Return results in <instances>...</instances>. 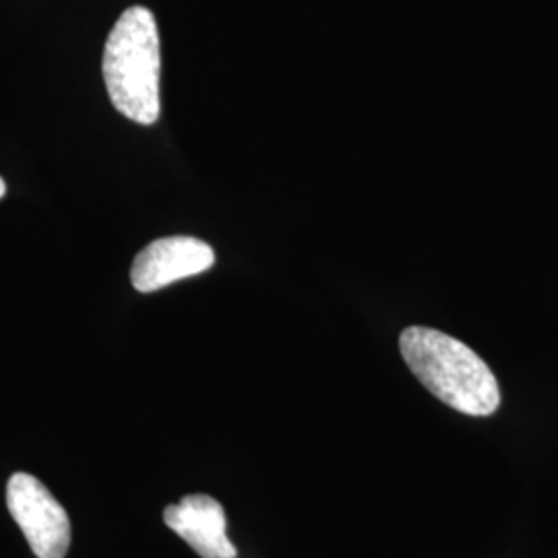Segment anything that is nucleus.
Masks as SVG:
<instances>
[{"label":"nucleus","instance_id":"obj_2","mask_svg":"<svg viewBox=\"0 0 558 558\" xmlns=\"http://www.w3.org/2000/svg\"><path fill=\"white\" fill-rule=\"evenodd\" d=\"M110 101L140 124L160 119V34L147 7H129L114 23L101 60Z\"/></svg>","mask_w":558,"mask_h":558},{"label":"nucleus","instance_id":"obj_6","mask_svg":"<svg viewBox=\"0 0 558 558\" xmlns=\"http://www.w3.org/2000/svg\"><path fill=\"white\" fill-rule=\"evenodd\" d=\"M4 193H7V184H4V180L0 179V199L4 197Z\"/></svg>","mask_w":558,"mask_h":558},{"label":"nucleus","instance_id":"obj_4","mask_svg":"<svg viewBox=\"0 0 558 558\" xmlns=\"http://www.w3.org/2000/svg\"><path fill=\"white\" fill-rule=\"evenodd\" d=\"M216 265L214 248L193 236H168L147 244L131 267V283L141 294L158 292L180 279L199 276Z\"/></svg>","mask_w":558,"mask_h":558},{"label":"nucleus","instance_id":"obj_3","mask_svg":"<svg viewBox=\"0 0 558 558\" xmlns=\"http://www.w3.org/2000/svg\"><path fill=\"white\" fill-rule=\"evenodd\" d=\"M7 507L38 558H64L71 546V521L59 500L32 474H13Z\"/></svg>","mask_w":558,"mask_h":558},{"label":"nucleus","instance_id":"obj_1","mask_svg":"<svg viewBox=\"0 0 558 558\" xmlns=\"http://www.w3.org/2000/svg\"><path fill=\"white\" fill-rule=\"evenodd\" d=\"M399 350L416 379L449 408L468 416H490L499 410L497 377L463 341L437 329L408 327Z\"/></svg>","mask_w":558,"mask_h":558},{"label":"nucleus","instance_id":"obj_5","mask_svg":"<svg viewBox=\"0 0 558 558\" xmlns=\"http://www.w3.org/2000/svg\"><path fill=\"white\" fill-rule=\"evenodd\" d=\"M166 525L179 534L201 558H236V548L226 534V513L207 495H189L163 509Z\"/></svg>","mask_w":558,"mask_h":558}]
</instances>
